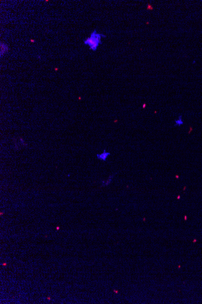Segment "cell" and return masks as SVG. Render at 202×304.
Segmentation results:
<instances>
[{
	"label": "cell",
	"mask_w": 202,
	"mask_h": 304,
	"mask_svg": "<svg viewBox=\"0 0 202 304\" xmlns=\"http://www.w3.org/2000/svg\"><path fill=\"white\" fill-rule=\"evenodd\" d=\"M102 36L104 35H100L99 33H98L96 31H94L93 32L91 33L90 37L87 38V39L84 41V43L85 45L89 46L90 49L94 51L97 49L98 47L101 43L100 40Z\"/></svg>",
	"instance_id": "obj_1"
},
{
	"label": "cell",
	"mask_w": 202,
	"mask_h": 304,
	"mask_svg": "<svg viewBox=\"0 0 202 304\" xmlns=\"http://www.w3.org/2000/svg\"><path fill=\"white\" fill-rule=\"evenodd\" d=\"M110 155H111L110 152H107L106 151V149H104L102 153L97 154V155H96V157H97V158L100 160H102L103 162H106L108 156Z\"/></svg>",
	"instance_id": "obj_2"
},
{
	"label": "cell",
	"mask_w": 202,
	"mask_h": 304,
	"mask_svg": "<svg viewBox=\"0 0 202 304\" xmlns=\"http://www.w3.org/2000/svg\"><path fill=\"white\" fill-rule=\"evenodd\" d=\"M114 175L110 176H109L107 180L102 181V186H107L108 185H109L110 183H111V182H112V180H113V178H114Z\"/></svg>",
	"instance_id": "obj_3"
},
{
	"label": "cell",
	"mask_w": 202,
	"mask_h": 304,
	"mask_svg": "<svg viewBox=\"0 0 202 304\" xmlns=\"http://www.w3.org/2000/svg\"><path fill=\"white\" fill-rule=\"evenodd\" d=\"M183 124H184V122L182 120V116H179L177 120H175V126H180Z\"/></svg>",
	"instance_id": "obj_4"
}]
</instances>
